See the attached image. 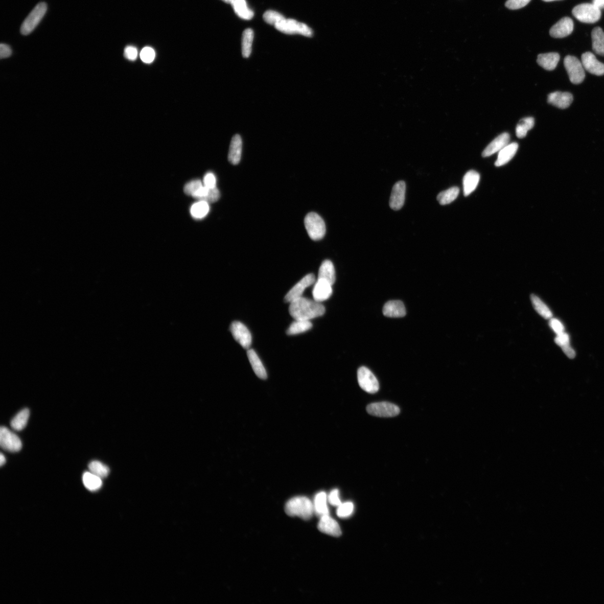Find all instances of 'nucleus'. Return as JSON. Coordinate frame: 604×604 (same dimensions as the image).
Here are the masks:
<instances>
[{
    "mask_svg": "<svg viewBox=\"0 0 604 604\" xmlns=\"http://www.w3.org/2000/svg\"><path fill=\"white\" fill-rule=\"evenodd\" d=\"M543 1L546 2H554V1H558V0H543Z\"/></svg>",
    "mask_w": 604,
    "mask_h": 604,
    "instance_id": "obj_53",
    "label": "nucleus"
},
{
    "mask_svg": "<svg viewBox=\"0 0 604 604\" xmlns=\"http://www.w3.org/2000/svg\"><path fill=\"white\" fill-rule=\"evenodd\" d=\"M573 100L572 95L568 92L556 91L550 93L548 97L549 104L562 109L569 107Z\"/></svg>",
    "mask_w": 604,
    "mask_h": 604,
    "instance_id": "obj_18",
    "label": "nucleus"
},
{
    "mask_svg": "<svg viewBox=\"0 0 604 604\" xmlns=\"http://www.w3.org/2000/svg\"><path fill=\"white\" fill-rule=\"evenodd\" d=\"M560 60V56L559 53L552 52L539 55L537 62L544 69L552 71L557 66Z\"/></svg>",
    "mask_w": 604,
    "mask_h": 604,
    "instance_id": "obj_23",
    "label": "nucleus"
},
{
    "mask_svg": "<svg viewBox=\"0 0 604 604\" xmlns=\"http://www.w3.org/2000/svg\"><path fill=\"white\" fill-rule=\"evenodd\" d=\"M358 380L361 388L369 393H376L380 389V384L373 373L365 366L358 370Z\"/></svg>",
    "mask_w": 604,
    "mask_h": 604,
    "instance_id": "obj_9",
    "label": "nucleus"
},
{
    "mask_svg": "<svg viewBox=\"0 0 604 604\" xmlns=\"http://www.w3.org/2000/svg\"><path fill=\"white\" fill-rule=\"evenodd\" d=\"M549 325L556 335H559L564 332V327L557 319L550 318Z\"/></svg>",
    "mask_w": 604,
    "mask_h": 604,
    "instance_id": "obj_45",
    "label": "nucleus"
},
{
    "mask_svg": "<svg viewBox=\"0 0 604 604\" xmlns=\"http://www.w3.org/2000/svg\"><path fill=\"white\" fill-rule=\"evenodd\" d=\"M242 141L240 135L236 134L230 142L228 153V160L233 165H238L241 160Z\"/></svg>",
    "mask_w": 604,
    "mask_h": 604,
    "instance_id": "obj_21",
    "label": "nucleus"
},
{
    "mask_svg": "<svg viewBox=\"0 0 604 604\" xmlns=\"http://www.w3.org/2000/svg\"><path fill=\"white\" fill-rule=\"evenodd\" d=\"M459 193V189L458 187H452L438 194L437 200L441 205L449 204L457 199Z\"/></svg>",
    "mask_w": 604,
    "mask_h": 604,
    "instance_id": "obj_34",
    "label": "nucleus"
},
{
    "mask_svg": "<svg viewBox=\"0 0 604 604\" xmlns=\"http://www.w3.org/2000/svg\"><path fill=\"white\" fill-rule=\"evenodd\" d=\"M383 315L392 318L403 317L406 316V308L400 300H390L383 307Z\"/></svg>",
    "mask_w": 604,
    "mask_h": 604,
    "instance_id": "obj_20",
    "label": "nucleus"
},
{
    "mask_svg": "<svg viewBox=\"0 0 604 604\" xmlns=\"http://www.w3.org/2000/svg\"><path fill=\"white\" fill-rule=\"evenodd\" d=\"M315 276L313 274L307 275L290 290L284 298V301L291 303L294 300L301 297L305 289L312 285L315 282Z\"/></svg>",
    "mask_w": 604,
    "mask_h": 604,
    "instance_id": "obj_12",
    "label": "nucleus"
},
{
    "mask_svg": "<svg viewBox=\"0 0 604 604\" xmlns=\"http://www.w3.org/2000/svg\"><path fill=\"white\" fill-rule=\"evenodd\" d=\"M519 145L516 142L509 144L499 153L498 158L495 162L497 167H501L511 160L517 152Z\"/></svg>",
    "mask_w": 604,
    "mask_h": 604,
    "instance_id": "obj_22",
    "label": "nucleus"
},
{
    "mask_svg": "<svg viewBox=\"0 0 604 604\" xmlns=\"http://www.w3.org/2000/svg\"><path fill=\"white\" fill-rule=\"evenodd\" d=\"M275 27L277 31L286 34H298L307 37H311L313 35L309 27L294 19H285L277 23Z\"/></svg>",
    "mask_w": 604,
    "mask_h": 604,
    "instance_id": "obj_6",
    "label": "nucleus"
},
{
    "mask_svg": "<svg viewBox=\"0 0 604 604\" xmlns=\"http://www.w3.org/2000/svg\"><path fill=\"white\" fill-rule=\"evenodd\" d=\"M0 445L5 451L13 453L19 452L22 448L19 437L5 426L0 429Z\"/></svg>",
    "mask_w": 604,
    "mask_h": 604,
    "instance_id": "obj_10",
    "label": "nucleus"
},
{
    "mask_svg": "<svg viewBox=\"0 0 604 604\" xmlns=\"http://www.w3.org/2000/svg\"><path fill=\"white\" fill-rule=\"evenodd\" d=\"M102 479L91 472H86L82 476V481L85 487L92 492L97 491L102 487Z\"/></svg>",
    "mask_w": 604,
    "mask_h": 604,
    "instance_id": "obj_28",
    "label": "nucleus"
},
{
    "mask_svg": "<svg viewBox=\"0 0 604 604\" xmlns=\"http://www.w3.org/2000/svg\"><path fill=\"white\" fill-rule=\"evenodd\" d=\"M328 500V497L324 492L319 493L316 495L313 503L314 512L317 516L321 518L324 515H329Z\"/></svg>",
    "mask_w": 604,
    "mask_h": 604,
    "instance_id": "obj_26",
    "label": "nucleus"
},
{
    "mask_svg": "<svg viewBox=\"0 0 604 604\" xmlns=\"http://www.w3.org/2000/svg\"><path fill=\"white\" fill-rule=\"evenodd\" d=\"M555 342L562 348L570 345L569 336L565 332L557 335L555 339Z\"/></svg>",
    "mask_w": 604,
    "mask_h": 604,
    "instance_id": "obj_48",
    "label": "nucleus"
},
{
    "mask_svg": "<svg viewBox=\"0 0 604 604\" xmlns=\"http://www.w3.org/2000/svg\"><path fill=\"white\" fill-rule=\"evenodd\" d=\"M11 54L12 51L9 45L5 44L0 45V57L2 59L8 58Z\"/></svg>",
    "mask_w": 604,
    "mask_h": 604,
    "instance_id": "obj_49",
    "label": "nucleus"
},
{
    "mask_svg": "<svg viewBox=\"0 0 604 604\" xmlns=\"http://www.w3.org/2000/svg\"><path fill=\"white\" fill-rule=\"evenodd\" d=\"M510 135L508 133H503L496 137L485 148L482 155L483 157H489L496 152H500L503 148L509 144Z\"/></svg>",
    "mask_w": 604,
    "mask_h": 604,
    "instance_id": "obj_19",
    "label": "nucleus"
},
{
    "mask_svg": "<svg viewBox=\"0 0 604 604\" xmlns=\"http://www.w3.org/2000/svg\"><path fill=\"white\" fill-rule=\"evenodd\" d=\"M47 10V5L45 3H39L22 22L20 28L21 33L25 35L31 33L43 19Z\"/></svg>",
    "mask_w": 604,
    "mask_h": 604,
    "instance_id": "obj_5",
    "label": "nucleus"
},
{
    "mask_svg": "<svg viewBox=\"0 0 604 604\" xmlns=\"http://www.w3.org/2000/svg\"><path fill=\"white\" fill-rule=\"evenodd\" d=\"M328 501L331 505L339 506L341 504V502L339 498V491L335 489L331 491L328 497Z\"/></svg>",
    "mask_w": 604,
    "mask_h": 604,
    "instance_id": "obj_47",
    "label": "nucleus"
},
{
    "mask_svg": "<svg viewBox=\"0 0 604 604\" xmlns=\"http://www.w3.org/2000/svg\"><path fill=\"white\" fill-rule=\"evenodd\" d=\"M593 3L600 9L604 8V0H594Z\"/></svg>",
    "mask_w": 604,
    "mask_h": 604,
    "instance_id": "obj_50",
    "label": "nucleus"
},
{
    "mask_svg": "<svg viewBox=\"0 0 604 604\" xmlns=\"http://www.w3.org/2000/svg\"><path fill=\"white\" fill-rule=\"evenodd\" d=\"M305 224L308 235L312 240L318 241L323 238L326 234L325 223L317 213H309L306 216Z\"/></svg>",
    "mask_w": 604,
    "mask_h": 604,
    "instance_id": "obj_4",
    "label": "nucleus"
},
{
    "mask_svg": "<svg viewBox=\"0 0 604 604\" xmlns=\"http://www.w3.org/2000/svg\"><path fill=\"white\" fill-rule=\"evenodd\" d=\"M141 60L146 63H152L155 58V52L150 47H146L140 53Z\"/></svg>",
    "mask_w": 604,
    "mask_h": 604,
    "instance_id": "obj_42",
    "label": "nucleus"
},
{
    "mask_svg": "<svg viewBox=\"0 0 604 604\" xmlns=\"http://www.w3.org/2000/svg\"><path fill=\"white\" fill-rule=\"evenodd\" d=\"M203 185V183L200 180H193L187 183L183 191L187 195L193 197L195 193Z\"/></svg>",
    "mask_w": 604,
    "mask_h": 604,
    "instance_id": "obj_41",
    "label": "nucleus"
},
{
    "mask_svg": "<svg viewBox=\"0 0 604 604\" xmlns=\"http://www.w3.org/2000/svg\"><path fill=\"white\" fill-rule=\"evenodd\" d=\"M572 14L579 21L593 24L600 19L601 12L600 9L594 4L585 3L574 7Z\"/></svg>",
    "mask_w": 604,
    "mask_h": 604,
    "instance_id": "obj_3",
    "label": "nucleus"
},
{
    "mask_svg": "<svg viewBox=\"0 0 604 604\" xmlns=\"http://www.w3.org/2000/svg\"><path fill=\"white\" fill-rule=\"evenodd\" d=\"M124 56L127 60L134 61L138 57V51L133 46H127L124 50Z\"/></svg>",
    "mask_w": 604,
    "mask_h": 604,
    "instance_id": "obj_44",
    "label": "nucleus"
},
{
    "mask_svg": "<svg viewBox=\"0 0 604 604\" xmlns=\"http://www.w3.org/2000/svg\"><path fill=\"white\" fill-rule=\"evenodd\" d=\"M354 508V506L352 502L341 503L337 508V516L341 518H347L351 517L353 513Z\"/></svg>",
    "mask_w": 604,
    "mask_h": 604,
    "instance_id": "obj_40",
    "label": "nucleus"
},
{
    "mask_svg": "<svg viewBox=\"0 0 604 604\" xmlns=\"http://www.w3.org/2000/svg\"><path fill=\"white\" fill-rule=\"evenodd\" d=\"M312 328V324L310 321L297 320L293 322L287 331L288 335H297L306 332Z\"/></svg>",
    "mask_w": 604,
    "mask_h": 604,
    "instance_id": "obj_33",
    "label": "nucleus"
},
{
    "mask_svg": "<svg viewBox=\"0 0 604 604\" xmlns=\"http://www.w3.org/2000/svg\"><path fill=\"white\" fill-rule=\"evenodd\" d=\"M88 467L90 472L102 478L107 477L110 472L108 466L98 460L91 461Z\"/></svg>",
    "mask_w": 604,
    "mask_h": 604,
    "instance_id": "obj_38",
    "label": "nucleus"
},
{
    "mask_svg": "<svg viewBox=\"0 0 604 604\" xmlns=\"http://www.w3.org/2000/svg\"><path fill=\"white\" fill-rule=\"evenodd\" d=\"M325 308L315 300L300 297L291 302L290 315L297 320H307L320 317L325 313Z\"/></svg>",
    "mask_w": 604,
    "mask_h": 604,
    "instance_id": "obj_1",
    "label": "nucleus"
},
{
    "mask_svg": "<svg viewBox=\"0 0 604 604\" xmlns=\"http://www.w3.org/2000/svg\"><path fill=\"white\" fill-rule=\"evenodd\" d=\"M235 13L240 18L251 20L254 16L253 11L248 8L245 0H235L232 4Z\"/></svg>",
    "mask_w": 604,
    "mask_h": 604,
    "instance_id": "obj_30",
    "label": "nucleus"
},
{
    "mask_svg": "<svg viewBox=\"0 0 604 604\" xmlns=\"http://www.w3.org/2000/svg\"><path fill=\"white\" fill-rule=\"evenodd\" d=\"M222 1L227 4H230L232 5L235 0H222Z\"/></svg>",
    "mask_w": 604,
    "mask_h": 604,
    "instance_id": "obj_52",
    "label": "nucleus"
},
{
    "mask_svg": "<svg viewBox=\"0 0 604 604\" xmlns=\"http://www.w3.org/2000/svg\"><path fill=\"white\" fill-rule=\"evenodd\" d=\"M332 284L323 279H318L313 289L314 300L321 302L328 299L333 294Z\"/></svg>",
    "mask_w": 604,
    "mask_h": 604,
    "instance_id": "obj_17",
    "label": "nucleus"
},
{
    "mask_svg": "<svg viewBox=\"0 0 604 604\" xmlns=\"http://www.w3.org/2000/svg\"><path fill=\"white\" fill-rule=\"evenodd\" d=\"M253 37L254 34L251 29H247L243 33L242 53L244 58H248L251 55Z\"/></svg>",
    "mask_w": 604,
    "mask_h": 604,
    "instance_id": "obj_32",
    "label": "nucleus"
},
{
    "mask_svg": "<svg viewBox=\"0 0 604 604\" xmlns=\"http://www.w3.org/2000/svg\"><path fill=\"white\" fill-rule=\"evenodd\" d=\"M564 65L571 82L573 84H581L585 78V69L582 62L576 57L567 56Z\"/></svg>",
    "mask_w": 604,
    "mask_h": 604,
    "instance_id": "obj_7",
    "label": "nucleus"
},
{
    "mask_svg": "<svg viewBox=\"0 0 604 604\" xmlns=\"http://www.w3.org/2000/svg\"><path fill=\"white\" fill-rule=\"evenodd\" d=\"M230 331L236 341H238L243 347L245 349H249L251 345L252 336L250 331L244 324L239 321H235L230 325Z\"/></svg>",
    "mask_w": 604,
    "mask_h": 604,
    "instance_id": "obj_11",
    "label": "nucleus"
},
{
    "mask_svg": "<svg viewBox=\"0 0 604 604\" xmlns=\"http://www.w3.org/2000/svg\"><path fill=\"white\" fill-rule=\"evenodd\" d=\"M535 119L532 117H527L520 120L516 128V134L519 138L526 137L527 133L534 127Z\"/></svg>",
    "mask_w": 604,
    "mask_h": 604,
    "instance_id": "obj_35",
    "label": "nucleus"
},
{
    "mask_svg": "<svg viewBox=\"0 0 604 604\" xmlns=\"http://www.w3.org/2000/svg\"><path fill=\"white\" fill-rule=\"evenodd\" d=\"M530 1L531 0H508L505 5L509 9L517 10L525 7Z\"/></svg>",
    "mask_w": 604,
    "mask_h": 604,
    "instance_id": "obj_43",
    "label": "nucleus"
},
{
    "mask_svg": "<svg viewBox=\"0 0 604 604\" xmlns=\"http://www.w3.org/2000/svg\"><path fill=\"white\" fill-rule=\"evenodd\" d=\"M210 211L209 203L205 201L199 200L198 202L194 204L191 208V213L195 219H202L204 218Z\"/></svg>",
    "mask_w": 604,
    "mask_h": 604,
    "instance_id": "obj_36",
    "label": "nucleus"
},
{
    "mask_svg": "<svg viewBox=\"0 0 604 604\" xmlns=\"http://www.w3.org/2000/svg\"><path fill=\"white\" fill-rule=\"evenodd\" d=\"M366 411L371 415L381 417H394L400 412L398 406L387 402L373 403L367 406Z\"/></svg>",
    "mask_w": 604,
    "mask_h": 604,
    "instance_id": "obj_8",
    "label": "nucleus"
},
{
    "mask_svg": "<svg viewBox=\"0 0 604 604\" xmlns=\"http://www.w3.org/2000/svg\"><path fill=\"white\" fill-rule=\"evenodd\" d=\"M285 510L290 517L309 520L314 513L313 503L306 497H295L288 501Z\"/></svg>",
    "mask_w": 604,
    "mask_h": 604,
    "instance_id": "obj_2",
    "label": "nucleus"
},
{
    "mask_svg": "<svg viewBox=\"0 0 604 604\" xmlns=\"http://www.w3.org/2000/svg\"><path fill=\"white\" fill-rule=\"evenodd\" d=\"M593 49L596 54L604 56V32L600 27H596L592 31Z\"/></svg>",
    "mask_w": 604,
    "mask_h": 604,
    "instance_id": "obj_29",
    "label": "nucleus"
},
{
    "mask_svg": "<svg viewBox=\"0 0 604 604\" xmlns=\"http://www.w3.org/2000/svg\"><path fill=\"white\" fill-rule=\"evenodd\" d=\"M263 19L266 22L271 26H275L277 23L285 19V17L277 12L272 10L266 11L263 15Z\"/></svg>",
    "mask_w": 604,
    "mask_h": 604,
    "instance_id": "obj_39",
    "label": "nucleus"
},
{
    "mask_svg": "<svg viewBox=\"0 0 604 604\" xmlns=\"http://www.w3.org/2000/svg\"><path fill=\"white\" fill-rule=\"evenodd\" d=\"M406 188V183L404 181H400L395 183L389 200V205L392 210L399 211L404 206Z\"/></svg>",
    "mask_w": 604,
    "mask_h": 604,
    "instance_id": "obj_13",
    "label": "nucleus"
},
{
    "mask_svg": "<svg viewBox=\"0 0 604 604\" xmlns=\"http://www.w3.org/2000/svg\"><path fill=\"white\" fill-rule=\"evenodd\" d=\"M318 528L323 533L333 537H340L342 533L338 523L333 518L330 517L329 515H324L321 518L318 525Z\"/></svg>",
    "mask_w": 604,
    "mask_h": 604,
    "instance_id": "obj_16",
    "label": "nucleus"
},
{
    "mask_svg": "<svg viewBox=\"0 0 604 604\" xmlns=\"http://www.w3.org/2000/svg\"><path fill=\"white\" fill-rule=\"evenodd\" d=\"M30 411L28 408H25L17 413L15 417L12 419L11 426L12 429L16 431H21L26 427Z\"/></svg>",
    "mask_w": 604,
    "mask_h": 604,
    "instance_id": "obj_31",
    "label": "nucleus"
},
{
    "mask_svg": "<svg viewBox=\"0 0 604 604\" xmlns=\"http://www.w3.org/2000/svg\"><path fill=\"white\" fill-rule=\"evenodd\" d=\"M203 184L206 188L213 189L216 188V177L212 173H207L203 179Z\"/></svg>",
    "mask_w": 604,
    "mask_h": 604,
    "instance_id": "obj_46",
    "label": "nucleus"
},
{
    "mask_svg": "<svg viewBox=\"0 0 604 604\" xmlns=\"http://www.w3.org/2000/svg\"><path fill=\"white\" fill-rule=\"evenodd\" d=\"M480 175L475 170H471L464 175L463 180L465 196H469L478 186Z\"/></svg>",
    "mask_w": 604,
    "mask_h": 604,
    "instance_id": "obj_24",
    "label": "nucleus"
},
{
    "mask_svg": "<svg viewBox=\"0 0 604 604\" xmlns=\"http://www.w3.org/2000/svg\"><path fill=\"white\" fill-rule=\"evenodd\" d=\"M584 68L591 74L598 76L604 75V64L597 60L591 52H586L582 56Z\"/></svg>",
    "mask_w": 604,
    "mask_h": 604,
    "instance_id": "obj_15",
    "label": "nucleus"
},
{
    "mask_svg": "<svg viewBox=\"0 0 604 604\" xmlns=\"http://www.w3.org/2000/svg\"><path fill=\"white\" fill-rule=\"evenodd\" d=\"M531 300L537 312L542 317L546 319L552 318L553 315L549 308L536 295H531Z\"/></svg>",
    "mask_w": 604,
    "mask_h": 604,
    "instance_id": "obj_37",
    "label": "nucleus"
},
{
    "mask_svg": "<svg viewBox=\"0 0 604 604\" xmlns=\"http://www.w3.org/2000/svg\"><path fill=\"white\" fill-rule=\"evenodd\" d=\"M574 24L570 17H565L555 24L549 33L555 38H563L570 35L573 31Z\"/></svg>",
    "mask_w": 604,
    "mask_h": 604,
    "instance_id": "obj_14",
    "label": "nucleus"
},
{
    "mask_svg": "<svg viewBox=\"0 0 604 604\" xmlns=\"http://www.w3.org/2000/svg\"><path fill=\"white\" fill-rule=\"evenodd\" d=\"M247 357L254 373L259 378L262 379V380H266L268 377L267 373H266L262 361L260 360L256 352L252 349H249L247 351Z\"/></svg>",
    "mask_w": 604,
    "mask_h": 604,
    "instance_id": "obj_25",
    "label": "nucleus"
},
{
    "mask_svg": "<svg viewBox=\"0 0 604 604\" xmlns=\"http://www.w3.org/2000/svg\"><path fill=\"white\" fill-rule=\"evenodd\" d=\"M318 279L327 281L332 285L334 284L336 280L335 270L333 263L330 260H324L322 263L319 269Z\"/></svg>",
    "mask_w": 604,
    "mask_h": 604,
    "instance_id": "obj_27",
    "label": "nucleus"
},
{
    "mask_svg": "<svg viewBox=\"0 0 604 604\" xmlns=\"http://www.w3.org/2000/svg\"><path fill=\"white\" fill-rule=\"evenodd\" d=\"M6 460H6L5 455L2 453L0 455V465L3 466L6 463Z\"/></svg>",
    "mask_w": 604,
    "mask_h": 604,
    "instance_id": "obj_51",
    "label": "nucleus"
}]
</instances>
